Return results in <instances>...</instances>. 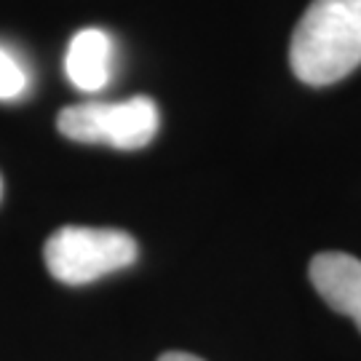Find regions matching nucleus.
<instances>
[{
	"mask_svg": "<svg viewBox=\"0 0 361 361\" xmlns=\"http://www.w3.org/2000/svg\"><path fill=\"white\" fill-rule=\"evenodd\" d=\"M27 70L8 49L0 46V99H16L27 91Z\"/></svg>",
	"mask_w": 361,
	"mask_h": 361,
	"instance_id": "6",
	"label": "nucleus"
},
{
	"mask_svg": "<svg viewBox=\"0 0 361 361\" xmlns=\"http://www.w3.org/2000/svg\"><path fill=\"white\" fill-rule=\"evenodd\" d=\"M0 193H3V185H0Z\"/></svg>",
	"mask_w": 361,
	"mask_h": 361,
	"instance_id": "8",
	"label": "nucleus"
},
{
	"mask_svg": "<svg viewBox=\"0 0 361 361\" xmlns=\"http://www.w3.org/2000/svg\"><path fill=\"white\" fill-rule=\"evenodd\" d=\"M289 62L308 86H329L361 65V0H313L297 22Z\"/></svg>",
	"mask_w": 361,
	"mask_h": 361,
	"instance_id": "1",
	"label": "nucleus"
},
{
	"mask_svg": "<svg viewBox=\"0 0 361 361\" xmlns=\"http://www.w3.org/2000/svg\"><path fill=\"white\" fill-rule=\"evenodd\" d=\"M308 276L324 302L353 319L361 332V259L343 252H322L310 259Z\"/></svg>",
	"mask_w": 361,
	"mask_h": 361,
	"instance_id": "4",
	"label": "nucleus"
},
{
	"mask_svg": "<svg viewBox=\"0 0 361 361\" xmlns=\"http://www.w3.org/2000/svg\"><path fill=\"white\" fill-rule=\"evenodd\" d=\"M65 73L80 91H102L113 75V38L99 27H86L70 40Z\"/></svg>",
	"mask_w": 361,
	"mask_h": 361,
	"instance_id": "5",
	"label": "nucleus"
},
{
	"mask_svg": "<svg viewBox=\"0 0 361 361\" xmlns=\"http://www.w3.org/2000/svg\"><path fill=\"white\" fill-rule=\"evenodd\" d=\"M161 113L150 97L126 102H83L65 107L56 126L67 140L83 145H110L118 150H140L158 134Z\"/></svg>",
	"mask_w": 361,
	"mask_h": 361,
	"instance_id": "3",
	"label": "nucleus"
},
{
	"mask_svg": "<svg viewBox=\"0 0 361 361\" xmlns=\"http://www.w3.org/2000/svg\"><path fill=\"white\" fill-rule=\"evenodd\" d=\"M137 255L140 249L129 233L80 225L59 228L43 249L49 273L67 286L91 284L107 273L123 271L134 265Z\"/></svg>",
	"mask_w": 361,
	"mask_h": 361,
	"instance_id": "2",
	"label": "nucleus"
},
{
	"mask_svg": "<svg viewBox=\"0 0 361 361\" xmlns=\"http://www.w3.org/2000/svg\"><path fill=\"white\" fill-rule=\"evenodd\" d=\"M158 361H204V359H198L193 353H182V350H169Z\"/></svg>",
	"mask_w": 361,
	"mask_h": 361,
	"instance_id": "7",
	"label": "nucleus"
}]
</instances>
